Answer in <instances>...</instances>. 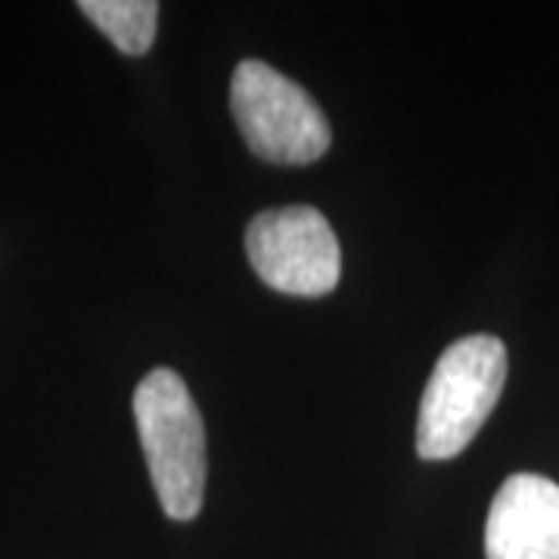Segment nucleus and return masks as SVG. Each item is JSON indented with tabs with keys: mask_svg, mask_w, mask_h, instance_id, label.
<instances>
[{
	"mask_svg": "<svg viewBox=\"0 0 559 559\" xmlns=\"http://www.w3.org/2000/svg\"><path fill=\"white\" fill-rule=\"evenodd\" d=\"M134 423L165 516L190 522L200 516L209 476L205 426L187 382L156 367L138 382Z\"/></svg>",
	"mask_w": 559,
	"mask_h": 559,
	"instance_id": "nucleus-1",
	"label": "nucleus"
},
{
	"mask_svg": "<svg viewBox=\"0 0 559 559\" xmlns=\"http://www.w3.org/2000/svg\"><path fill=\"white\" fill-rule=\"evenodd\" d=\"M507 382V345L498 336H466L448 345L426 382L417 417V454L451 460L479 436Z\"/></svg>",
	"mask_w": 559,
	"mask_h": 559,
	"instance_id": "nucleus-2",
	"label": "nucleus"
},
{
	"mask_svg": "<svg viewBox=\"0 0 559 559\" xmlns=\"http://www.w3.org/2000/svg\"><path fill=\"white\" fill-rule=\"evenodd\" d=\"M230 112L246 146L274 165H308L320 159L333 131L318 100L261 60H242L230 79Z\"/></svg>",
	"mask_w": 559,
	"mask_h": 559,
	"instance_id": "nucleus-3",
	"label": "nucleus"
},
{
	"mask_svg": "<svg viewBox=\"0 0 559 559\" xmlns=\"http://www.w3.org/2000/svg\"><path fill=\"white\" fill-rule=\"evenodd\" d=\"M246 255L261 283L286 296L318 299L333 293L342 277L340 240L311 205L255 215L246 227Z\"/></svg>",
	"mask_w": 559,
	"mask_h": 559,
	"instance_id": "nucleus-4",
	"label": "nucleus"
},
{
	"mask_svg": "<svg viewBox=\"0 0 559 559\" xmlns=\"http://www.w3.org/2000/svg\"><path fill=\"white\" fill-rule=\"evenodd\" d=\"M488 559H559V485L516 473L491 500L485 522Z\"/></svg>",
	"mask_w": 559,
	"mask_h": 559,
	"instance_id": "nucleus-5",
	"label": "nucleus"
},
{
	"mask_svg": "<svg viewBox=\"0 0 559 559\" xmlns=\"http://www.w3.org/2000/svg\"><path fill=\"white\" fill-rule=\"evenodd\" d=\"M79 10L128 57H143L156 40V0H81Z\"/></svg>",
	"mask_w": 559,
	"mask_h": 559,
	"instance_id": "nucleus-6",
	"label": "nucleus"
}]
</instances>
